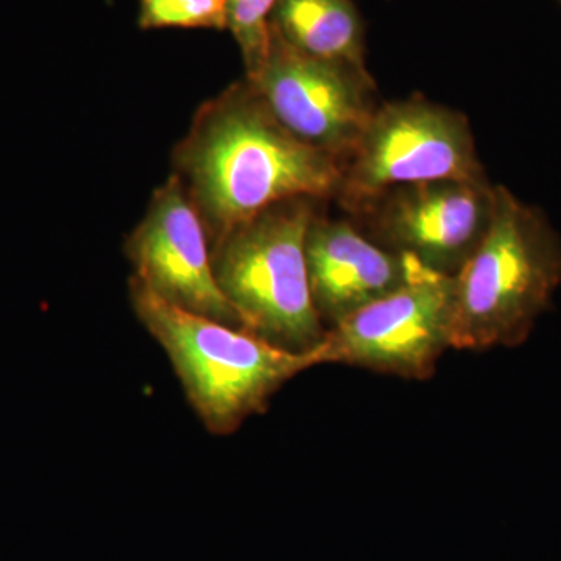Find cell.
<instances>
[{
    "mask_svg": "<svg viewBox=\"0 0 561 561\" xmlns=\"http://www.w3.org/2000/svg\"><path fill=\"white\" fill-rule=\"evenodd\" d=\"M175 161L214 242L278 203L337 195L343 179L342 158L287 130L249 81L202 106Z\"/></svg>",
    "mask_w": 561,
    "mask_h": 561,
    "instance_id": "6da1fadb",
    "label": "cell"
},
{
    "mask_svg": "<svg viewBox=\"0 0 561 561\" xmlns=\"http://www.w3.org/2000/svg\"><path fill=\"white\" fill-rule=\"evenodd\" d=\"M560 286V236L541 210L494 187L489 230L453 275V350L523 345Z\"/></svg>",
    "mask_w": 561,
    "mask_h": 561,
    "instance_id": "7a4b0ae2",
    "label": "cell"
},
{
    "mask_svg": "<svg viewBox=\"0 0 561 561\" xmlns=\"http://www.w3.org/2000/svg\"><path fill=\"white\" fill-rule=\"evenodd\" d=\"M133 308L160 343L192 408L216 435L238 431L295 376L317 367L316 351L279 348L245 330L183 311L130 279Z\"/></svg>",
    "mask_w": 561,
    "mask_h": 561,
    "instance_id": "3957f363",
    "label": "cell"
},
{
    "mask_svg": "<svg viewBox=\"0 0 561 561\" xmlns=\"http://www.w3.org/2000/svg\"><path fill=\"white\" fill-rule=\"evenodd\" d=\"M313 198H294L262 210L214 242L217 284L251 334L306 353L323 341L309 284L306 238Z\"/></svg>",
    "mask_w": 561,
    "mask_h": 561,
    "instance_id": "277c9868",
    "label": "cell"
},
{
    "mask_svg": "<svg viewBox=\"0 0 561 561\" xmlns=\"http://www.w3.org/2000/svg\"><path fill=\"white\" fill-rule=\"evenodd\" d=\"M438 180L485 181L467 117L426 101L383 103L343 162L339 195L351 208L383 192Z\"/></svg>",
    "mask_w": 561,
    "mask_h": 561,
    "instance_id": "5b68a950",
    "label": "cell"
},
{
    "mask_svg": "<svg viewBox=\"0 0 561 561\" xmlns=\"http://www.w3.org/2000/svg\"><path fill=\"white\" fill-rule=\"evenodd\" d=\"M453 348V275L413 260L409 278L327 330L316 351L321 364L426 381Z\"/></svg>",
    "mask_w": 561,
    "mask_h": 561,
    "instance_id": "8992f818",
    "label": "cell"
},
{
    "mask_svg": "<svg viewBox=\"0 0 561 561\" xmlns=\"http://www.w3.org/2000/svg\"><path fill=\"white\" fill-rule=\"evenodd\" d=\"M249 83L287 130L343 162L376 110L367 70L302 54L273 27L267 58Z\"/></svg>",
    "mask_w": 561,
    "mask_h": 561,
    "instance_id": "52a82bcc",
    "label": "cell"
},
{
    "mask_svg": "<svg viewBox=\"0 0 561 561\" xmlns=\"http://www.w3.org/2000/svg\"><path fill=\"white\" fill-rule=\"evenodd\" d=\"M125 249L135 278L161 300L245 330L241 316L217 284L208 232L179 175H172L154 192L146 217Z\"/></svg>",
    "mask_w": 561,
    "mask_h": 561,
    "instance_id": "ba28073f",
    "label": "cell"
},
{
    "mask_svg": "<svg viewBox=\"0 0 561 561\" xmlns=\"http://www.w3.org/2000/svg\"><path fill=\"white\" fill-rule=\"evenodd\" d=\"M493 198L486 180H438L393 187L359 210H371L386 249L456 275L489 230Z\"/></svg>",
    "mask_w": 561,
    "mask_h": 561,
    "instance_id": "9c48e42d",
    "label": "cell"
},
{
    "mask_svg": "<svg viewBox=\"0 0 561 561\" xmlns=\"http://www.w3.org/2000/svg\"><path fill=\"white\" fill-rule=\"evenodd\" d=\"M313 305L331 327L400 287L413 257L386 249L350 221L316 217L306 238Z\"/></svg>",
    "mask_w": 561,
    "mask_h": 561,
    "instance_id": "30bf717a",
    "label": "cell"
},
{
    "mask_svg": "<svg viewBox=\"0 0 561 561\" xmlns=\"http://www.w3.org/2000/svg\"><path fill=\"white\" fill-rule=\"evenodd\" d=\"M272 27L302 54L365 69L364 31L353 0H279Z\"/></svg>",
    "mask_w": 561,
    "mask_h": 561,
    "instance_id": "8fae6325",
    "label": "cell"
},
{
    "mask_svg": "<svg viewBox=\"0 0 561 561\" xmlns=\"http://www.w3.org/2000/svg\"><path fill=\"white\" fill-rule=\"evenodd\" d=\"M279 0H228L227 28L238 43L247 77L267 58L272 41V18Z\"/></svg>",
    "mask_w": 561,
    "mask_h": 561,
    "instance_id": "7c38bea8",
    "label": "cell"
},
{
    "mask_svg": "<svg viewBox=\"0 0 561 561\" xmlns=\"http://www.w3.org/2000/svg\"><path fill=\"white\" fill-rule=\"evenodd\" d=\"M138 24L157 28H227V3L220 0H139Z\"/></svg>",
    "mask_w": 561,
    "mask_h": 561,
    "instance_id": "4fadbf2b",
    "label": "cell"
},
{
    "mask_svg": "<svg viewBox=\"0 0 561 561\" xmlns=\"http://www.w3.org/2000/svg\"><path fill=\"white\" fill-rule=\"evenodd\" d=\"M220 2L227 3V2H228V0H220Z\"/></svg>",
    "mask_w": 561,
    "mask_h": 561,
    "instance_id": "5bb4252c",
    "label": "cell"
}]
</instances>
